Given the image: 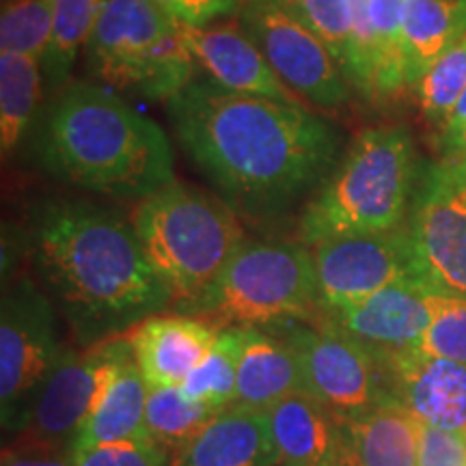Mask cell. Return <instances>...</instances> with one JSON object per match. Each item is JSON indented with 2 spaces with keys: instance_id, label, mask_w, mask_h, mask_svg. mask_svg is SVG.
<instances>
[{
  "instance_id": "19",
  "label": "cell",
  "mask_w": 466,
  "mask_h": 466,
  "mask_svg": "<svg viewBox=\"0 0 466 466\" xmlns=\"http://www.w3.org/2000/svg\"><path fill=\"white\" fill-rule=\"evenodd\" d=\"M337 466H417L421 421L389 398L363 415L339 421Z\"/></svg>"
},
{
  "instance_id": "34",
  "label": "cell",
  "mask_w": 466,
  "mask_h": 466,
  "mask_svg": "<svg viewBox=\"0 0 466 466\" xmlns=\"http://www.w3.org/2000/svg\"><path fill=\"white\" fill-rule=\"evenodd\" d=\"M417 466H466V434L421 423Z\"/></svg>"
},
{
  "instance_id": "16",
  "label": "cell",
  "mask_w": 466,
  "mask_h": 466,
  "mask_svg": "<svg viewBox=\"0 0 466 466\" xmlns=\"http://www.w3.org/2000/svg\"><path fill=\"white\" fill-rule=\"evenodd\" d=\"M220 333L208 319L186 316H151L127 333L132 359L149 389L182 387L190 371L208 357Z\"/></svg>"
},
{
  "instance_id": "36",
  "label": "cell",
  "mask_w": 466,
  "mask_h": 466,
  "mask_svg": "<svg viewBox=\"0 0 466 466\" xmlns=\"http://www.w3.org/2000/svg\"><path fill=\"white\" fill-rule=\"evenodd\" d=\"M441 151L447 160L466 154V89L441 127Z\"/></svg>"
},
{
  "instance_id": "2",
  "label": "cell",
  "mask_w": 466,
  "mask_h": 466,
  "mask_svg": "<svg viewBox=\"0 0 466 466\" xmlns=\"http://www.w3.org/2000/svg\"><path fill=\"white\" fill-rule=\"evenodd\" d=\"M25 242L42 289L78 346L127 335L173 305L132 223L115 209L80 199L42 201L28 214Z\"/></svg>"
},
{
  "instance_id": "31",
  "label": "cell",
  "mask_w": 466,
  "mask_h": 466,
  "mask_svg": "<svg viewBox=\"0 0 466 466\" xmlns=\"http://www.w3.org/2000/svg\"><path fill=\"white\" fill-rule=\"evenodd\" d=\"M417 352L466 363V296L434 294V318Z\"/></svg>"
},
{
  "instance_id": "21",
  "label": "cell",
  "mask_w": 466,
  "mask_h": 466,
  "mask_svg": "<svg viewBox=\"0 0 466 466\" xmlns=\"http://www.w3.org/2000/svg\"><path fill=\"white\" fill-rule=\"evenodd\" d=\"M242 350L238 363L236 406L268 412L277 401L305 391L296 352L277 333L258 326H240Z\"/></svg>"
},
{
  "instance_id": "7",
  "label": "cell",
  "mask_w": 466,
  "mask_h": 466,
  "mask_svg": "<svg viewBox=\"0 0 466 466\" xmlns=\"http://www.w3.org/2000/svg\"><path fill=\"white\" fill-rule=\"evenodd\" d=\"M319 309L311 248L291 242H247L206 294L175 309L227 326H277Z\"/></svg>"
},
{
  "instance_id": "4",
  "label": "cell",
  "mask_w": 466,
  "mask_h": 466,
  "mask_svg": "<svg viewBox=\"0 0 466 466\" xmlns=\"http://www.w3.org/2000/svg\"><path fill=\"white\" fill-rule=\"evenodd\" d=\"M419 177L415 145L406 127L359 132L335 171L324 179L300 218L307 247L346 236L404 227Z\"/></svg>"
},
{
  "instance_id": "30",
  "label": "cell",
  "mask_w": 466,
  "mask_h": 466,
  "mask_svg": "<svg viewBox=\"0 0 466 466\" xmlns=\"http://www.w3.org/2000/svg\"><path fill=\"white\" fill-rule=\"evenodd\" d=\"M55 0H7L0 17V52L35 56L42 61L50 42Z\"/></svg>"
},
{
  "instance_id": "15",
  "label": "cell",
  "mask_w": 466,
  "mask_h": 466,
  "mask_svg": "<svg viewBox=\"0 0 466 466\" xmlns=\"http://www.w3.org/2000/svg\"><path fill=\"white\" fill-rule=\"evenodd\" d=\"M184 37L197 72H201L206 80L220 89L300 104V97L283 85L268 58L261 55L240 25L184 26Z\"/></svg>"
},
{
  "instance_id": "17",
  "label": "cell",
  "mask_w": 466,
  "mask_h": 466,
  "mask_svg": "<svg viewBox=\"0 0 466 466\" xmlns=\"http://www.w3.org/2000/svg\"><path fill=\"white\" fill-rule=\"evenodd\" d=\"M384 367L393 398L419 421L466 434V363L410 352Z\"/></svg>"
},
{
  "instance_id": "10",
  "label": "cell",
  "mask_w": 466,
  "mask_h": 466,
  "mask_svg": "<svg viewBox=\"0 0 466 466\" xmlns=\"http://www.w3.org/2000/svg\"><path fill=\"white\" fill-rule=\"evenodd\" d=\"M275 330L299 359L305 391L337 417H359L393 398L389 371L380 360L335 326L305 319L277 324Z\"/></svg>"
},
{
  "instance_id": "6",
  "label": "cell",
  "mask_w": 466,
  "mask_h": 466,
  "mask_svg": "<svg viewBox=\"0 0 466 466\" xmlns=\"http://www.w3.org/2000/svg\"><path fill=\"white\" fill-rule=\"evenodd\" d=\"M85 52L97 80L147 100L168 102L197 72L184 26L154 0H106Z\"/></svg>"
},
{
  "instance_id": "35",
  "label": "cell",
  "mask_w": 466,
  "mask_h": 466,
  "mask_svg": "<svg viewBox=\"0 0 466 466\" xmlns=\"http://www.w3.org/2000/svg\"><path fill=\"white\" fill-rule=\"evenodd\" d=\"M162 11L182 26H209L220 17L240 14L242 0H154Z\"/></svg>"
},
{
  "instance_id": "26",
  "label": "cell",
  "mask_w": 466,
  "mask_h": 466,
  "mask_svg": "<svg viewBox=\"0 0 466 466\" xmlns=\"http://www.w3.org/2000/svg\"><path fill=\"white\" fill-rule=\"evenodd\" d=\"M242 350V329L227 326L220 329L212 350L201 360L190 376L186 378L182 389L192 400L201 401L212 412H223L236 406L238 389V363Z\"/></svg>"
},
{
  "instance_id": "39",
  "label": "cell",
  "mask_w": 466,
  "mask_h": 466,
  "mask_svg": "<svg viewBox=\"0 0 466 466\" xmlns=\"http://www.w3.org/2000/svg\"><path fill=\"white\" fill-rule=\"evenodd\" d=\"M5 3H7V0H5Z\"/></svg>"
},
{
  "instance_id": "11",
  "label": "cell",
  "mask_w": 466,
  "mask_h": 466,
  "mask_svg": "<svg viewBox=\"0 0 466 466\" xmlns=\"http://www.w3.org/2000/svg\"><path fill=\"white\" fill-rule=\"evenodd\" d=\"M404 229L419 283L466 296V201L450 160L419 168Z\"/></svg>"
},
{
  "instance_id": "27",
  "label": "cell",
  "mask_w": 466,
  "mask_h": 466,
  "mask_svg": "<svg viewBox=\"0 0 466 466\" xmlns=\"http://www.w3.org/2000/svg\"><path fill=\"white\" fill-rule=\"evenodd\" d=\"M214 417L217 412L186 395L182 387L149 389L145 434L171 456Z\"/></svg>"
},
{
  "instance_id": "33",
  "label": "cell",
  "mask_w": 466,
  "mask_h": 466,
  "mask_svg": "<svg viewBox=\"0 0 466 466\" xmlns=\"http://www.w3.org/2000/svg\"><path fill=\"white\" fill-rule=\"evenodd\" d=\"M168 453L149 436L108 442L74 453L76 466H168Z\"/></svg>"
},
{
  "instance_id": "5",
  "label": "cell",
  "mask_w": 466,
  "mask_h": 466,
  "mask_svg": "<svg viewBox=\"0 0 466 466\" xmlns=\"http://www.w3.org/2000/svg\"><path fill=\"white\" fill-rule=\"evenodd\" d=\"M236 214L220 197L177 179L137 203L132 229L156 275L171 289L175 309L206 294L247 244Z\"/></svg>"
},
{
  "instance_id": "22",
  "label": "cell",
  "mask_w": 466,
  "mask_h": 466,
  "mask_svg": "<svg viewBox=\"0 0 466 466\" xmlns=\"http://www.w3.org/2000/svg\"><path fill=\"white\" fill-rule=\"evenodd\" d=\"M149 384L132 359L130 341L116 357V363L104 384L91 417L74 445V453L108 442L141 439L145 434V410H147Z\"/></svg>"
},
{
  "instance_id": "8",
  "label": "cell",
  "mask_w": 466,
  "mask_h": 466,
  "mask_svg": "<svg viewBox=\"0 0 466 466\" xmlns=\"http://www.w3.org/2000/svg\"><path fill=\"white\" fill-rule=\"evenodd\" d=\"M56 309L31 277L5 288L0 309V421L17 434L31 415L46 378L63 354Z\"/></svg>"
},
{
  "instance_id": "20",
  "label": "cell",
  "mask_w": 466,
  "mask_h": 466,
  "mask_svg": "<svg viewBox=\"0 0 466 466\" xmlns=\"http://www.w3.org/2000/svg\"><path fill=\"white\" fill-rule=\"evenodd\" d=\"M266 415L275 447V466H337L339 421L313 395L291 393Z\"/></svg>"
},
{
  "instance_id": "9",
  "label": "cell",
  "mask_w": 466,
  "mask_h": 466,
  "mask_svg": "<svg viewBox=\"0 0 466 466\" xmlns=\"http://www.w3.org/2000/svg\"><path fill=\"white\" fill-rule=\"evenodd\" d=\"M238 25L291 93L329 113L346 106L350 83L339 61L291 0H244Z\"/></svg>"
},
{
  "instance_id": "1",
  "label": "cell",
  "mask_w": 466,
  "mask_h": 466,
  "mask_svg": "<svg viewBox=\"0 0 466 466\" xmlns=\"http://www.w3.org/2000/svg\"><path fill=\"white\" fill-rule=\"evenodd\" d=\"M167 115L186 156L244 217L285 212L341 160L339 127L302 104L192 80L167 102Z\"/></svg>"
},
{
  "instance_id": "37",
  "label": "cell",
  "mask_w": 466,
  "mask_h": 466,
  "mask_svg": "<svg viewBox=\"0 0 466 466\" xmlns=\"http://www.w3.org/2000/svg\"><path fill=\"white\" fill-rule=\"evenodd\" d=\"M3 466H76L67 451L42 450V447L5 445Z\"/></svg>"
},
{
  "instance_id": "18",
  "label": "cell",
  "mask_w": 466,
  "mask_h": 466,
  "mask_svg": "<svg viewBox=\"0 0 466 466\" xmlns=\"http://www.w3.org/2000/svg\"><path fill=\"white\" fill-rule=\"evenodd\" d=\"M168 466H275L268 415L227 408L171 453Z\"/></svg>"
},
{
  "instance_id": "24",
  "label": "cell",
  "mask_w": 466,
  "mask_h": 466,
  "mask_svg": "<svg viewBox=\"0 0 466 466\" xmlns=\"http://www.w3.org/2000/svg\"><path fill=\"white\" fill-rule=\"evenodd\" d=\"M42 91L39 58L0 52V149L5 158L14 154L31 130Z\"/></svg>"
},
{
  "instance_id": "13",
  "label": "cell",
  "mask_w": 466,
  "mask_h": 466,
  "mask_svg": "<svg viewBox=\"0 0 466 466\" xmlns=\"http://www.w3.org/2000/svg\"><path fill=\"white\" fill-rule=\"evenodd\" d=\"M319 309L350 307L389 285L419 281L406 229L333 238L313 244Z\"/></svg>"
},
{
  "instance_id": "12",
  "label": "cell",
  "mask_w": 466,
  "mask_h": 466,
  "mask_svg": "<svg viewBox=\"0 0 466 466\" xmlns=\"http://www.w3.org/2000/svg\"><path fill=\"white\" fill-rule=\"evenodd\" d=\"M126 341L127 335H121L100 346L85 348L83 352L63 350L26 423L11 436L9 445L72 453Z\"/></svg>"
},
{
  "instance_id": "3",
  "label": "cell",
  "mask_w": 466,
  "mask_h": 466,
  "mask_svg": "<svg viewBox=\"0 0 466 466\" xmlns=\"http://www.w3.org/2000/svg\"><path fill=\"white\" fill-rule=\"evenodd\" d=\"M33 158L52 177L113 199L175 182L165 130L106 86L66 85L33 130Z\"/></svg>"
},
{
  "instance_id": "25",
  "label": "cell",
  "mask_w": 466,
  "mask_h": 466,
  "mask_svg": "<svg viewBox=\"0 0 466 466\" xmlns=\"http://www.w3.org/2000/svg\"><path fill=\"white\" fill-rule=\"evenodd\" d=\"M106 0H55L50 42L42 56L44 89L56 96L67 85L78 52L86 48Z\"/></svg>"
},
{
  "instance_id": "14",
  "label": "cell",
  "mask_w": 466,
  "mask_h": 466,
  "mask_svg": "<svg viewBox=\"0 0 466 466\" xmlns=\"http://www.w3.org/2000/svg\"><path fill=\"white\" fill-rule=\"evenodd\" d=\"M324 316L330 326L387 365L417 352L434 318V291L419 281L395 283L350 307L324 311Z\"/></svg>"
},
{
  "instance_id": "38",
  "label": "cell",
  "mask_w": 466,
  "mask_h": 466,
  "mask_svg": "<svg viewBox=\"0 0 466 466\" xmlns=\"http://www.w3.org/2000/svg\"><path fill=\"white\" fill-rule=\"evenodd\" d=\"M450 162H451L453 175H456L458 188H460V192H462V197H464V201H466V154L460 156V158H456V160H450Z\"/></svg>"
},
{
  "instance_id": "23",
  "label": "cell",
  "mask_w": 466,
  "mask_h": 466,
  "mask_svg": "<svg viewBox=\"0 0 466 466\" xmlns=\"http://www.w3.org/2000/svg\"><path fill=\"white\" fill-rule=\"evenodd\" d=\"M466 33V0H404L401 44L406 85L415 89L442 52Z\"/></svg>"
},
{
  "instance_id": "28",
  "label": "cell",
  "mask_w": 466,
  "mask_h": 466,
  "mask_svg": "<svg viewBox=\"0 0 466 466\" xmlns=\"http://www.w3.org/2000/svg\"><path fill=\"white\" fill-rule=\"evenodd\" d=\"M404 0H370L374 97H391L404 89L406 66L401 44Z\"/></svg>"
},
{
  "instance_id": "32",
  "label": "cell",
  "mask_w": 466,
  "mask_h": 466,
  "mask_svg": "<svg viewBox=\"0 0 466 466\" xmlns=\"http://www.w3.org/2000/svg\"><path fill=\"white\" fill-rule=\"evenodd\" d=\"M291 5L333 50L343 74H346L350 61V35H352L350 0H291Z\"/></svg>"
},
{
  "instance_id": "29",
  "label": "cell",
  "mask_w": 466,
  "mask_h": 466,
  "mask_svg": "<svg viewBox=\"0 0 466 466\" xmlns=\"http://www.w3.org/2000/svg\"><path fill=\"white\" fill-rule=\"evenodd\" d=\"M466 89V33L436 58L415 85L417 102L430 124L442 127Z\"/></svg>"
}]
</instances>
